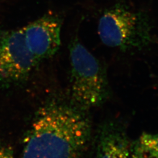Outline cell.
I'll list each match as a JSON object with an SVG mask.
<instances>
[{"instance_id":"8","label":"cell","mask_w":158,"mask_h":158,"mask_svg":"<svg viewBox=\"0 0 158 158\" xmlns=\"http://www.w3.org/2000/svg\"><path fill=\"white\" fill-rule=\"evenodd\" d=\"M0 158H14L11 153L5 149L0 148Z\"/></svg>"},{"instance_id":"9","label":"cell","mask_w":158,"mask_h":158,"mask_svg":"<svg viewBox=\"0 0 158 158\" xmlns=\"http://www.w3.org/2000/svg\"><path fill=\"white\" fill-rule=\"evenodd\" d=\"M4 1V0H0V5H1V4Z\"/></svg>"},{"instance_id":"5","label":"cell","mask_w":158,"mask_h":158,"mask_svg":"<svg viewBox=\"0 0 158 158\" xmlns=\"http://www.w3.org/2000/svg\"><path fill=\"white\" fill-rule=\"evenodd\" d=\"M62 19L48 14L23 28L29 49L38 63L53 56L61 45Z\"/></svg>"},{"instance_id":"6","label":"cell","mask_w":158,"mask_h":158,"mask_svg":"<svg viewBox=\"0 0 158 158\" xmlns=\"http://www.w3.org/2000/svg\"><path fill=\"white\" fill-rule=\"evenodd\" d=\"M132 143L124 130L112 125L100 135L96 158H132Z\"/></svg>"},{"instance_id":"3","label":"cell","mask_w":158,"mask_h":158,"mask_svg":"<svg viewBox=\"0 0 158 158\" xmlns=\"http://www.w3.org/2000/svg\"><path fill=\"white\" fill-rule=\"evenodd\" d=\"M72 73V96L82 110L99 106L106 96L107 81L102 63L77 38L69 45Z\"/></svg>"},{"instance_id":"1","label":"cell","mask_w":158,"mask_h":158,"mask_svg":"<svg viewBox=\"0 0 158 158\" xmlns=\"http://www.w3.org/2000/svg\"><path fill=\"white\" fill-rule=\"evenodd\" d=\"M90 130L89 121L76 108L61 104L45 106L32 124L23 158H79Z\"/></svg>"},{"instance_id":"7","label":"cell","mask_w":158,"mask_h":158,"mask_svg":"<svg viewBox=\"0 0 158 158\" xmlns=\"http://www.w3.org/2000/svg\"><path fill=\"white\" fill-rule=\"evenodd\" d=\"M132 158H158V132H143L132 143Z\"/></svg>"},{"instance_id":"4","label":"cell","mask_w":158,"mask_h":158,"mask_svg":"<svg viewBox=\"0 0 158 158\" xmlns=\"http://www.w3.org/2000/svg\"><path fill=\"white\" fill-rule=\"evenodd\" d=\"M37 64L23 28L0 32V81L14 84L24 81Z\"/></svg>"},{"instance_id":"2","label":"cell","mask_w":158,"mask_h":158,"mask_svg":"<svg viewBox=\"0 0 158 158\" xmlns=\"http://www.w3.org/2000/svg\"><path fill=\"white\" fill-rule=\"evenodd\" d=\"M152 24L147 12L123 2L106 10L100 18L98 32L102 42L123 52L142 51L153 42Z\"/></svg>"}]
</instances>
